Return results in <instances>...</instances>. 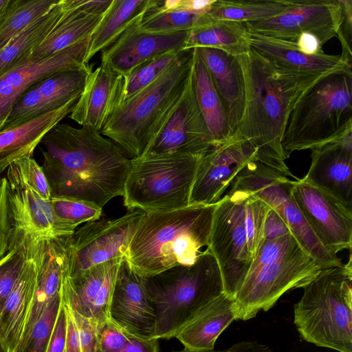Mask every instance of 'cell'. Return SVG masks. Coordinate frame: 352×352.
<instances>
[{"mask_svg":"<svg viewBox=\"0 0 352 352\" xmlns=\"http://www.w3.org/2000/svg\"><path fill=\"white\" fill-rule=\"evenodd\" d=\"M41 168L51 197L68 198L102 208L123 195L131 160L112 140L89 126L58 123L41 142Z\"/></svg>","mask_w":352,"mask_h":352,"instance_id":"1","label":"cell"},{"mask_svg":"<svg viewBox=\"0 0 352 352\" xmlns=\"http://www.w3.org/2000/svg\"><path fill=\"white\" fill-rule=\"evenodd\" d=\"M236 57L243 74L245 102L243 118L234 134L256 148L258 162L298 179L285 163L283 136L297 99L318 79L280 72L252 48Z\"/></svg>","mask_w":352,"mask_h":352,"instance_id":"2","label":"cell"},{"mask_svg":"<svg viewBox=\"0 0 352 352\" xmlns=\"http://www.w3.org/2000/svg\"><path fill=\"white\" fill-rule=\"evenodd\" d=\"M217 203L146 212L124 258L144 278L170 267L192 265L208 247Z\"/></svg>","mask_w":352,"mask_h":352,"instance_id":"3","label":"cell"},{"mask_svg":"<svg viewBox=\"0 0 352 352\" xmlns=\"http://www.w3.org/2000/svg\"><path fill=\"white\" fill-rule=\"evenodd\" d=\"M194 48L152 83L124 99L100 133L132 158L141 156L173 112L191 73Z\"/></svg>","mask_w":352,"mask_h":352,"instance_id":"4","label":"cell"},{"mask_svg":"<svg viewBox=\"0 0 352 352\" xmlns=\"http://www.w3.org/2000/svg\"><path fill=\"white\" fill-rule=\"evenodd\" d=\"M269 208L253 193L239 190H228L217 202L207 248L230 296L239 289L260 247Z\"/></svg>","mask_w":352,"mask_h":352,"instance_id":"5","label":"cell"},{"mask_svg":"<svg viewBox=\"0 0 352 352\" xmlns=\"http://www.w3.org/2000/svg\"><path fill=\"white\" fill-rule=\"evenodd\" d=\"M323 267L292 234L261 242L234 298L237 320L270 309L289 290L304 287Z\"/></svg>","mask_w":352,"mask_h":352,"instance_id":"6","label":"cell"},{"mask_svg":"<svg viewBox=\"0 0 352 352\" xmlns=\"http://www.w3.org/2000/svg\"><path fill=\"white\" fill-rule=\"evenodd\" d=\"M155 311V338L170 339L212 299L224 292L218 263L207 248L195 263L144 278Z\"/></svg>","mask_w":352,"mask_h":352,"instance_id":"7","label":"cell"},{"mask_svg":"<svg viewBox=\"0 0 352 352\" xmlns=\"http://www.w3.org/2000/svg\"><path fill=\"white\" fill-rule=\"evenodd\" d=\"M294 305L300 337L316 346L352 352V265L322 269Z\"/></svg>","mask_w":352,"mask_h":352,"instance_id":"8","label":"cell"},{"mask_svg":"<svg viewBox=\"0 0 352 352\" xmlns=\"http://www.w3.org/2000/svg\"><path fill=\"white\" fill-rule=\"evenodd\" d=\"M352 127V69L327 74L298 97L287 120L282 146L286 159Z\"/></svg>","mask_w":352,"mask_h":352,"instance_id":"9","label":"cell"},{"mask_svg":"<svg viewBox=\"0 0 352 352\" xmlns=\"http://www.w3.org/2000/svg\"><path fill=\"white\" fill-rule=\"evenodd\" d=\"M202 155L148 154L131 158L123 198L129 210H169L190 205Z\"/></svg>","mask_w":352,"mask_h":352,"instance_id":"10","label":"cell"},{"mask_svg":"<svg viewBox=\"0 0 352 352\" xmlns=\"http://www.w3.org/2000/svg\"><path fill=\"white\" fill-rule=\"evenodd\" d=\"M292 184L287 175L256 160L239 173L230 190L250 192L274 209L300 245L323 269L342 265L338 255L326 250L312 232L294 199Z\"/></svg>","mask_w":352,"mask_h":352,"instance_id":"11","label":"cell"},{"mask_svg":"<svg viewBox=\"0 0 352 352\" xmlns=\"http://www.w3.org/2000/svg\"><path fill=\"white\" fill-rule=\"evenodd\" d=\"M145 212L130 210L116 219L86 222L70 236L69 275L77 277L91 267L124 256Z\"/></svg>","mask_w":352,"mask_h":352,"instance_id":"12","label":"cell"},{"mask_svg":"<svg viewBox=\"0 0 352 352\" xmlns=\"http://www.w3.org/2000/svg\"><path fill=\"white\" fill-rule=\"evenodd\" d=\"M342 21L340 0H294L282 13L245 25L248 32L294 43L302 34H309L322 46L337 36Z\"/></svg>","mask_w":352,"mask_h":352,"instance_id":"13","label":"cell"},{"mask_svg":"<svg viewBox=\"0 0 352 352\" xmlns=\"http://www.w3.org/2000/svg\"><path fill=\"white\" fill-rule=\"evenodd\" d=\"M256 160H258L256 148L235 134L214 144L199 160L190 204L218 202L245 166Z\"/></svg>","mask_w":352,"mask_h":352,"instance_id":"14","label":"cell"},{"mask_svg":"<svg viewBox=\"0 0 352 352\" xmlns=\"http://www.w3.org/2000/svg\"><path fill=\"white\" fill-rule=\"evenodd\" d=\"M213 145L212 138L197 102L191 71L173 112L142 155H203Z\"/></svg>","mask_w":352,"mask_h":352,"instance_id":"15","label":"cell"},{"mask_svg":"<svg viewBox=\"0 0 352 352\" xmlns=\"http://www.w3.org/2000/svg\"><path fill=\"white\" fill-rule=\"evenodd\" d=\"M292 194L322 245L332 254L352 245V209L302 179L292 180Z\"/></svg>","mask_w":352,"mask_h":352,"instance_id":"16","label":"cell"},{"mask_svg":"<svg viewBox=\"0 0 352 352\" xmlns=\"http://www.w3.org/2000/svg\"><path fill=\"white\" fill-rule=\"evenodd\" d=\"M8 197L12 223L10 249L26 240H43L72 236L77 228L54 212L50 200H45L30 188L8 180Z\"/></svg>","mask_w":352,"mask_h":352,"instance_id":"17","label":"cell"},{"mask_svg":"<svg viewBox=\"0 0 352 352\" xmlns=\"http://www.w3.org/2000/svg\"><path fill=\"white\" fill-rule=\"evenodd\" d=\"M91 36L41 60H23L0 75V128L19 98L29 88L63 71L91 69L87 61Z\"/></svg>","mask_w":352,"mask_h":352,"instance_id":"18","label":"cell"},{"mask_svg":"<svg viewBox=\"0 0 352 352\" xmlns=\"http://www.w3.org/2000/svg\"><path fill=\"white\" fill-rule=\"evenodd\" d=\"M311 151V165L302 179L352 209V127Z\"/></svg>","mask_w":352,"mask_h":352,"instance_id":"19","label":"cell"},{"mask_svg":"<svg viewBox=\"0 0 352 352\" xmlns=\"http://www.w3.org/2000/svg\"><path fill=\"white\" fill-rule=\"evenodd\" d=\"M109 317L131 335L155 338V311L144 278L132 270L124 256L118 270Z\"/></svg>","mask_w":352,"mask_h":352,"instance_id":"20","label":"cell"},{"mask_svg":"<svg viewBox=\"0 0 352 352\" xmlns=\"http://www.w3.org/2000/svg\"><path fill=\"white\" fill-rule=\"evenodd\" d=\"M91 71L92 68L63 71L36 83L15 102L0 131L43 116L78 98Z\"/></svg>","mask_w":352,"mask_h":352,"instance_id":"21","label":"cell"},{"mask_svg":"<svg viewBox=\"0 0 352 352\" xmlns=\"http://www.w3.org/2000/svg\"><path fill=\"white\" fill-rule=\"evenodd\" d=\"M124 256L96 265L70 278L69 263L63 274L62 300L70 309L100 323L109 318V307L119 265Z\"/></svg>","mask_w":352,"mask_h":352,"instance_id":"22","label":"cell"},{"mask_svg":"<svg viewBox=\"0 0 352 352\" xmlns=\"http://www.w3.org/2000/svg\"><path fill=\"white\" fill-rule=\"evenodd\" d=\"M139 20L102 52L101 63L126 76L137 67L158 55L186 50L189 31L153 34L139 28Z\"/></svg>","mask_w":352,"mask_h":352,"instance_id":"23","label":"cell"},{"mask_svg":"<svg viewBox=\"0 0 352 352\" xmlns=\"http://www.w3.org/2000/svg\"><path fill=\"white\" fill-rule=\"evenodd\" d=\"M251 48L264 57L277 71L296 77L318 79L333 72L352 69L341 56L324 52L309 54L294 43L249 32Z\"/></svg>","mask_w":352,"mask_h":352,"instance_id":"24","label":"cell"},{"mask_svg":"<svg viewBox=\"0 0 352 352\" xmlns=\"http://www.w3.org/2000/svg\"><path fill=\"white\" fill-rule=\"evenodd\" d=\"M125 77L101 63L91 71L69 118L100 131L124 99Z\"/></svg>","mask_w":352,"mask_h":352,"instance_id":"25","label":"cell"},{"mask_svg":"<svg viewBox=\"0 0 352 352\" xmlns=\"http://www.w3.org/2000/svg\"><path fill=\"white\" fill-rule=\"evenodd\" d=\"M70 236L38 240L34 242L37 265L36 283L31 308L21 340L27 335L47 305L61 294L63 274L69 263Z\"/></svg>","mask_w":352,"mask_h":352,"instance_id":"26","label":"cell"},{"mask_svg":"<svg viewBox=\"0 0 352 352\" xmlns=\"http://www.w3.org/2000/svg\"><path fill=\"white\" fill-rule=\"evenodd\" d=\"M195 49L208 69L234 133L243 118L245 102L243 74L238 58L217 49Z\"/></svg>","mask_w":352,"mask_h":352,"instance_id":"27","label":"cell"},{"mask_svg":"<svg viewBox=\"0 0 352 352\" xmlns=\"http://www.w3.org/2000/svg\"><path fill=\"white\" fill-rule=\"evenodd\" d=\"M35 241H24L27 258L23 268L0 311V342L8 352H14L21 340L34 294L37 276Z\"/></svg>","mask_w":352,"mask_h":352,"instance_id":"28","label":"cell"},{"mask_svg":"<svg viewBox=\"0 0 352 352\" xmlns=\"http://www.w3.org/2000/svg\"><path fill=\"white\" fill-rule=\"evenodd\" d=\"M78 98L43 116L0 131V177L14 161L32 157L45 135L72 112Z\"/></svg>","mask_w":352,"mask_h":352,"instance_id":"29","label":"cell"},{"mask_svg":"<svg viewBox=\"0 0 352 352\" xmlns=\"http://www.w3.org/2000/svg\"><path fill=\"white\" fill-rule=\"evenodd\" d=\"M236 320L234 298L223 292L203 307L175 337L186 348L214 350L217 338Z\"/></svg>","mask_w":352,"mask_h":352,"instance_id":"30","label":"cell"},{"mask_svg":"<svg viewBox=\"0 0 352 352\" xmlns=\"http://www.w3.org/2000/svg\"><path fill=\"white\" fill-rule=\"evenodd\" d=\"M66 11L58 24L25 60L44 59L91 36L104 16L89 15L80 11L73 0H66Z\"/></svg>","mask_w":352,"mask_h":352,"instance_id":"31","label":"cell"},{"mask_svg":"<svg viewBox=\"0 0 352 352\" xmlns=\"http://www.w3.org/2000/svg\"><path fill=\"white\" fill-rule=\"evenodd\" d=\"M160 0H113L92 33L87 55L89 63L97 53L111 45L127 28Z\"/></svg>","mask_w":352,"mask_h":352,"instance_id":"32","label":"cell"},{"mask_svg":"<svg viewBox=\"0 0 352 352\" xmlns=\"http://www.w3.org/2000/svg\"><path fill=\"white\" fill-rule=\"evenodd\" d=\"M192 78L197 102L214 145L227 140L234 133L208 69L195 48Z\"/></svg>","mask_w":352,"mask_h":352,"instance_id":"33","label":"cell"},{"mask_svg":"<svg viewBox=\"0 0 352 352\" xmlns=\"http://www.w3.org/2000/svg\"><path fill=\"white\" fill-rule=\"evenodd\" d=\"M209 47L238 56L251 49L245 23L221 19L210 21L188 32L186 50Z\"/></svg>","mask_w":352,"mask_h":352,"instance_id":"34","label":"cell"},{"mask_svg":"<svg viewBox=\"0 0 352 352\" xmlns=\"http://www.w3.org/2000/svg\"><path fill=\"white\" fill-rule=\"evenodd\" d=\"M66 9V0H59L15 36L0 51V75L25 60L53 30Z\"/></svg>","mask_w":352,"mask_h":352,"instance_id":"35","label":"cell"},{"mask_svg":"<svg viewBox=\"0 0 352 352\" xmlns=\"http://www.w3.org/2000/svg\"><path fill=\"white\" fill-rule=\"evenodd\" d=\"M294 0H214L208 14L213 19L252 23L272 18L293 6Z\"/></svg>","mask_w":352,"mask_h":352,"instance_id":"36","label":"cell"},{"mask_svg":"<svg viewBox=\"0 0 352 352\" xmlns=\"http://www.w3.org/2000/svg\"><path fill=\"white\" fill-rule=\"evenodd\" d=\"M162 1L148 9L139 21V28L153 34H173L189 31L210 21L208 14H199L182 10H165Z\"/></svg>","mask_w":352,"mask_h":352,"instance_id":"37","label":"cell"},{"mask_svg":"<svg viewBox=\"0 0 352 352\" xmlns=\"http://www.w3.org/2000/svg\"><path fill=\"white\" fill-rule=\"evenodd\" d=\"M59 0H10L0 17V51L18 34Z\"/></svg>","mask_w":352,"mask_h":352,"instance_id":"38","label":"cell"},{"mask_svg":"<svg viewBox=\"0 0 352 352\" xmlns=\"http://www.w3.org/2000/svg\"><path fill=\"white\" fill-rule=\"evenodd\" d=\"M61 303L60 294L47 305L14 352H46Z\"/></svg>","mask_w":352,"mask_h":352,"instance_id":"39","label":"cell"},{"mask_svg":"<svg viewBox=\"0 0 352 352\" xmlns=\"http://www.w3.org/2000/svg\"><path fill=\"white\" fill-rule=\"evenodd\" d=\"M184 51L171 52L155 56L124 76V99L131 96L155 81L166 69L179 59Z\"/></svg>","mask_w":352,"mask_h":352,"instance_id":"40","label":"cell"},{"mask_svg":"<svg viewBox=\"0 0 352 352\" xmlns=\"http://www.w3.org/2000/svg\"><path fill=\"white\" fill-rule=\"evenodd\" d=\"M6 179L24 185L45 200H50V188L43 170L32 157L19 158L8 166Z\"/></svg>","mask_w":352,"mask_h":352,"instance_id":"41","label":"cell"},{"mask_svg":"<svg viewBox=\"0 0 352 352\" xmlns=\"http://www.w3.org/2000/svg\"><path fill=\"white\" fill-rule=\"evenodd\" d=\"M26 258L27 247L23 242L0 259V311L21 275Z\"/></svg>","mask_w":352,"mask_h":352,"instance_id":"42","label":"cell"},{"mask_svg":"<svg viewBox=\"0 0 352 352\" xmlns=\"http://www.w3.org/2000/svg\"><path fill=\"white\" fill-rule=\"evenodd\" d=\"M50 203L60 218L76 227L100 219L102 213V208L98 206L77 199L51 197Z\"/></svg>","mask_w":352,"mask_h":352,"instance_id":"43","label":"cell"},{"mask_svg":"<svg viewBox=\"0 0 352 352\" xmlns=\"http://www.w3.org/2000/svg\"><path fill=\"white\" fill-rule=\"evenodd\" d=\"M98 346L96 352H117L128 340L130 333L109 318L97 323Z\"/></svg>","mask_w":352,"mask_h":352,"instance_id":"44","label":"cell"},{"mask_svg":"<svg viewBox=\"0 0 352 352\" xmlns=\"http://www.w3.org/2000/svg\"><path fill=\"white\" fill-rule=\"evenodd\" d=\"M12 237V223L10 215L8 181L6 176L0 177V259L9 251Z\"/></svg>","mask_w":352,"mask_h":352,"instance_id":"45","label":"cell"},{"mask_svg":"<svg viewBox=\"0 0 352 352\" xmlns=\"http://www.w3.org/2000/svg\"><path fill=\"white\" fill-rule=\"evenodd\" d=\"M69 309L76 325L82 352H96L98 346L97 322L94 318H86L69 308Z\"/></svg>","mask_w":352,"mask_h":352,"instance_id":"46","label":"cell"},{"mask_svg":"<svg viewBox=\"0 0 352 352\" xmlns=\"http://www.w3.org/2000/svg\"><path fill=\"white\" fill-rule=\"evenodd\" d=\"M342 10V21L337 33L342 45V59L351 64L352 52V0H340Z\"/></svg>","mask_w":352,"mask_h":352,"instance_id":"47","label":"cell"},{"mask_svg":"<svg viewBox=\"0 0 352 352\" xmlns=\"http://www.w3.org/2000/svg\"><path fill=\"white\" fill-rule=\"evenodd\" d=\"M67 318L63 301L46 352H63L67 339Z\"/></svg>","mask_w":352,"mask_h":352,"instance_id":"48","label":"cell"},{"mask_svg":"<svg viewBox=\"0 0 352 352\" xmlns=\"http://www.w3.org/2000/svg\"><path fill=\"white\" fill-rule=\"evenodd\" d=\"M288 234H292L288 226L278 212L270 206L264 223L261 242L278 239Z\"/></svg>","mask_w":352,"mask_h":352,"instance_id":"49","label":"cell"},{"mask_svg":"<svg viewBox=\"0 0 352 352\" xmlns=\"http://www.w3.org/2000/svg\"><path fill=\"white\" fill-rule=\"evenodd\" d=\"M117 352H159L158 339L130 335L126 342Z\"/></svg>","mask_w":352,"mask_h":352,"instance_id":"50","label":"cell"},{"mask_svg":"<svg viewBox=\"0 0 352 352\" xmlns=\"http://www.w3.org/2000/svg\"><path fill=\"white\" fill-rule=\"evenodd\" d=\"M173 352H272L270 346L262 344L256 341L239 342L228 349L214 351V350H193L184 347L183 350L175 351Z\"/></svg>","mask_w":352,"mask_h":352,"instance_id":"51","label":"cell"},{"mask_svg":"<svg viewBox=\"0 0 352 352\" xmlns=\"http://www.w3.org/2000/svg\"><path fill=\"white\" fill-rule=\"evenodd\" d=\"M65 307L67 318V331L66 344L63 352H82L76 323L70 310L65 305Z\"/></svg>","mask_w":352,"mask_h":352,"instance_id":"52","label":"cell"},{"mask_svg":"<svg viewBox=\"0 0 352 352\" xmlns=\"http://www.w3.org/2000/svg\"><path fill=\"white\" fill-rule=\"evenodd\" d=\"M214 0H179L175 10L207 14Z\"/></svg>","mask_w":352,"mask_h":352,"instance_id":"53","label":"cell"},{"mask_svg":"<svg viewBox=\"0 0 352 352\" xmlns=\"http://www.w3.org/2000/svg\"><path fill=\"white\" fill-rule=\"evenodd\" d=\"M298 48L309 54H315L323 52L319 41L313 35L303 34L296 43Z\"/></svg>","mask_w":352,"mask_h":352,"instance_id":"54","label":"cell"},{"mask_svg":"<svg viewBox=\"0 0 352 352\" xmlns=\"http://www.w3.org/2000/svg\"><path fill=\"white\" fill-rule=\"evenodd\" d=\"M10 0H0V17L5 13L6 11Z\"/></svg>","mask_w":352,"mask_h":352,"instance_id":"55","label":"cell"},{"mask_svg":"<svg viewBox=\"0 0 352 352\" xmlns=\"http://www.w3.org/2000/svg\"><path fill=\"white\" fill-rule=\"evenodd\" d=\"M0 352H8V351L6 349V348L3 346V345L0 342Z\"/></svg>","mask_w":352,"mask_h":352,"instance_id":"56","label":"cell"}]
</instances>
